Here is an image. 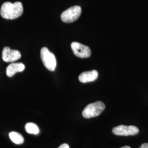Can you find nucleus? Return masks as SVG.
Instances as JSON below:
<instances>
[{
	"label": "nucleus",
	"mask_w": 148,
	"mask_h": 148,
	"mask_svg": "<svg viewBox=\"0 0 148 148\" xmlns=\"http://www.w3.org/2000/svg\"><path fill=\"white\" fill-rule=\"evenodd\" d=\"M112 133L116 136H134L139 133V129L134 126L119 125L113 128Z\"/></svg>",
	"instance_id": "5"
},
{
	"label": "nucleus",
	"mask_w": 148,
	"mask_h": 148,
	"mask_svg": "<svg viewBox=\"0 0 148 148\" xmlns=\"http://www.w3.org/2000/svg\"><path fill=\"white\" fill-rule=\"evenodd\" d=\"M98 76V71L95 70H93L89 71H85L82 73L79 76V79L82 83L93 82L97 79Z\"/></svg>",
	"instance_id": "8"
},
{
	"label": "nucleus",
	"mask_w": 148,
	"mask_h": 148,
	"mask_svg": "<svg viewBox=\"0 0 148 148\" xmlns=\"http://www.w3.org/2000/svg\"><path fill=\"white\" fill-rule=\"evenodd\" d=\"M23 13V7L21 2L13 3L6 2L2 4L0 10L1 16L6 19H15L21 16Z\"/></svg>",
	"instance_id": "1"
},
{
	"label": "nucleus",
	"mask_w": 148,
	"mask_h": 148,
	"mask_svg": "<svg viewBox=\"0 0 148 148\" xmlns=\"http://www.w3.org/2000/svg\"><path fill=\"white\" fill-rule=\"evenodd\" d=\"M139 148H148V143H144Z\"/></svg>",
	"instance_id": "13"
},
{
	"label": "nucleus",
	"mask_w": 148,
	"mask_h": 148,
	"mask_svg": "<svg viewBox=\"0 0 148 148\" xmlns=\"http://www.w3.org/2000/svg\"><path fill=\"white\" fill-rule=\"evenodd\" d=\"M71 47L74 54L81 58H88L90 56L91 51L90 47L77 42H73Z\"/></svg>",
	"instance_id": "6"
},
{
	"label": "nucleus",
	"mask_w": 148,
	"mask_h": 148,
	"mask_svg": "<svg viewBox=\"0 0 148 148\" xmlns=\"http://www.w3.org/2000/svg\"><path fill=\"white\" fill-rule=\"evenodd\" d=\"M81 8L79 5L73 6L66 11H64L61 14L62 21L70 23L76 21L81 15Z\"/></svg>",
	"instance_id": "4"
},
{
	"label": "nucleus",
	"mask_w": 148,
	"mask_h": 148,
	"mask_svg": "<svg viewBox=\"0 0 148 148\" xmlns=\"http://www.w3.org/2000/svg\"><path fill=\"white\" fill-rule=\"evenodd\" d=\"M121 148H131V147H129V146H125V147H123Z\"/></svg>",
	"instance_id": "14"
},
{
	"label": "nucleus",
	"mask_w": 148,
	"mask_h": 148,
	"mask_svg": "<svg viewBox=\"0 0 148 148\" xmlns=\"http://www.w3.org/2000/svg\"><path fill=\"white\" fill-rule=\"evenodd\" d=\"M58 148H70V147H69V145L68 144L64 143V144H62L61 145H60Z\"/></svg>",
	"instance_id": "12"
},
{
	"label": "nucleus",
	"mask_w": 148,
	"mask_h": 148,
	"mask_svg": "<svg viewBox=\"0 0 148 148\" xmlns=\"http://www.w3.org/2000/svg\"><path fill=\"white\" fill-rule=\"evenodd\" d=\"M41 58L44 66L51 71H53L57 66V60L53 53L51 52L47 48L43 47L40 52Z\"/></svg>",
	"instance_id": "3"
},
{
	"label": "nucleus",
	"mask_w": 148,
	"mask_h": 148,
	"mask_svg": "<svg viewBox=\"0 0 148 148\" xmlns=\"http://www.w3.org/2000/svg\"><path fill=\"white\" fill-rule=\"evenodd\" d=\"M11 141L16 144H21L23 143L24 139L20 133L16 132H11L9 134Z\"/></svg>",
	"instance_id": "10"
},
{
	"label": "nucleus",
	"mask_w": 148,
	"mask_h": 148,
	"mask_svg": "<svg viewBox=\"0 0 148 148\" xmlns=\"http://www.w3.org/2000/svg\"><path fill=\"white\" fill-rule=\"evenodd\" d=\"M106 108L105 104L101 101L90 103L82 111V116L90 119L99 116Z\"/></svg>",
	"instance_id": "2"
},
{
	"label": "nucleus",
	"mask_w": 148,
	"mask_h": 148,
	"mask_svg": "<svg viewBox=\"0 0 148 148\" xmlns=\"http://www.w3.org/2000/svg\"><path fill=\"white\" fill-rule=\"evenodd\" d=\"M25 128L27 132L29 134H33L36 135L40 133V130L38 126L36 124L32 122H29L27 123Z\"/></svg>",
	"instance_id": "11"
},
{
	"label": "nucleus",
	"mask_w": 148,
	"mask_h": 148,
	"mask_svg": "<svg viewBox=\"0 0 148 148\" xmlns=\"http://www.w3.org/2000/svg\"><path fill=\"white\" fill-rule=\"evenodd\" d=\"M21 53L17 50H12L8 47H5L3 49L2 58L5 62H14L21 58Z\"/></svg>",
	"instance_id": "7"
},
{
	"label": "nucleus",
	"mask_w": 148,
	"mask_h": 148,
	"mask_svg": "<svg viewBox=\"0 0 148 148\" xmlns=\"http://www.w3.org/2000/svg\"><path fill=\"white\" fill-rule=\"evenodd\" d=\"M25 69V66L21 63H12L10 64L6 69V75L11 77L14 76L16 73L22 72Z\"/></svg>",
	"instance_id": "9"
}]
</instances>
